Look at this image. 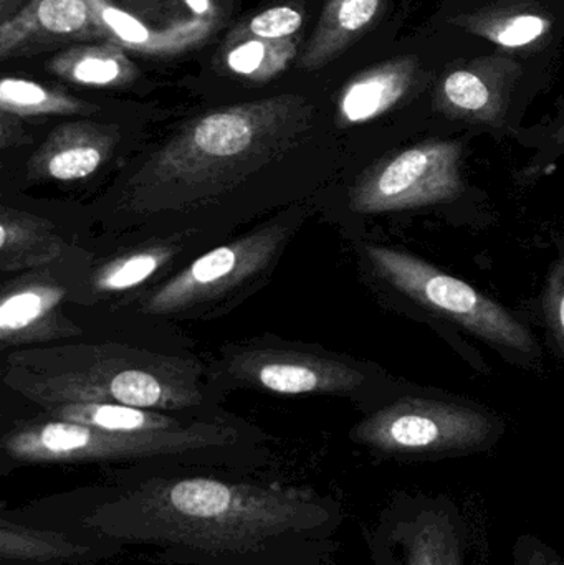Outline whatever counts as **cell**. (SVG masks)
<instances>
[{
    "label": "cell",
    "instance_id": "obj_15",
    "mask_svg": "<svg viewBox=\"0 0 564 565\" xmlns=\"http://www.w3.org/2000/svg\"><path fill=\"white\" fill-rule=\"evenodd\" d=\"M424 82L426 72L414 56H400L373 66L341 89L338 119L350 126L380 118L414 95Z\"/></svg>",
    "mask_w": 564,
    "mask_h": 565
},
{
    "label": "cell",
    "instance_id": "obj_11",
    "mask_svg": "<svg viewBox=\"0 0 564 565\" xmlns=\"http://www.w3.org/2000/svg\"><path fill=\"white\" fill-rule=\"evenodd\" d=\"M520 73L519 63L500 55L450 68L434 89V108L450 119L502 126Z\"/></svg>",
    "mask_w": 564,
    "mask_h": 565
},
{
    "label": "cell",
    "instance_id": "obj_13",
    "mask_svg": "<svg viewBox=\"0 0 564 565\" xmlns=\"http://www.w3.org/2000/svg\"><path fill=\"white\" fill-rule=\"evenodd\" d=\"M116 129L92 121L66 122L50 132L30 158L29 175L72 182L95 174L115 148Z\"/></svg>",
    "mask_w": 564,
    "mask_h": 565
},
{
    "label": "cell",
    "instance_id": "obj_12",
    "mask_svg": "<svg viewBox=\"0 0 564 565\" xmlns=\"http://www.w3.org/2000/svg\"><path fill=\"white\" fill-rule=\"evenodd\" d=\"M95 39L105 35L88 0H30L15 15L0 22V58Z\"/></svg>",
    "mask_w": 564,
    "mask_h": 565
},
{
    "label": "cell",
    "instance_id": "obj_18",
    "mask_svg": "<svg viewBox=\"0 0 564 565\" xmlns=\"http://www.w3.org/2000/svg\"><path fill=\"white\" fill-rule=\"evenodd\" d=\"M46 70L65 82L96 88H125L138 78L135 63L111 43L70 46L53 56Z\"/></svg>",
    "mask_w": 564,
    "mask_h": 565
},
{
    "label": "cell",
    "instance_id": "obj_19",
    "mask_svg": "<svg viewBox=\"0 0 564 565\" xmlns=\"http://www.w3.org/2000/svg\"><path fill=\"white\" fill-rule=\"evenodd\" d=\"M50 417L118 431L174 430L185 424L151 408L123 404H68L46 411Z\"/></svg>",
    "mask_w": 564,
    "mask_h": 565
},
{
    "label": "cell",
    "instance_id": "obj_5",
    "mask_svg": "<svg viewBox=\"0 0 564 565\" xmlns=\"http://www.w3.org/2000/svg\"><path fill=\"white\" fill-rule=\"evenodd\" d=\"M354 438L397 457H456L489 447L497 435L489 415L464 405L406 397L357 425Z\"/></svg>",
    "mask_w": 564,
    "mask_h": 565
},
{
    "label": "cell",
    "instance_id": "obj_16",
    "mask_svg": "<svg viewBox=\"0 0 564 565\" xmlns=\"http://www.w3.org/2000/svg\"><path fill=\"white\" fill-rule=\"evenodd\" d=\"M383 0H324L318 25L315 26L297 66L317 72L343 55L376 22Z\"/></svg>",
    "mask_w": 564,
    "mask_h": 565
},
{
    "label": "cell",
    "instance_id": "obj_1",
    "mask_svg": "<svg viewBox=\"0 0 564 565\" xmlns=\"http://www.w3.org/2000/svg\"><path fill=\"white\" fill-rule=\"evenodd\" d=\"M311 119V103L290 93L207 113L188 122L132 175L129 204L155 214L214 201L297 148Z\"/></svg>",
    "mask_w": 564,
    "mask_h": 565
},
{
    "label": "cell",
    "instance_id": "obj_27",
    "mask_svg": "<svg viewBox=\"0 0 564 565\" xmlns=\"http://www.w3.org/2000/svg\"><path fill=\"white\" fill-rule=\"evenodd\" d=\"M552 145L556 151L564 152V116L556 125L555 131L552 135Z\"/></svg>",
    "mask_w": 564,
    "mask_h": 565
},
{
    "label": "cell",
    "instance_id": "obj_4",
    "mask_svg": "<svg viewBox=\"0 0 564 565\" xmlns=\"http://www.w3.org/2000/svg\"><path fill=\"white\" fill-rule=\"evenodd\" d=\"M234 431L207 424L174 430L118 431L50 417L26 422L3 437L2 448L19 461H88L181 454L225 445Z\"/></svg>",
    "mask_w": 564,
    "mask_h": 565
},
{
    "label": "cell",
    "instance_id": "obj_20",
    "mask_svg": "<svg viewBox=\"0 0 564 565\" xmlns=\"http://www.w3.org/2000/svg\"><path fill=\"white\" fill-rule=\"evenodd\" d=\"M96 109L92 103L30 79L6 76L0 83V111L17 118L92 115Z\"/></svg>",
    "mask_w": 564,
    "mask_h": 565
},
{
    "label": "cell",
    "instance_id": "obj_8",
    "mask_svg": "<svg viewBox=\"0 0 564 565\" xmlns=\"http://www.w3.org/2000/svg\"><path fill=\"white\" fill-rule=\"evenodd\" d=\"M462 146L429 141L413 146L371 169L351 192L360 214L409 211L453 201L462 192Z\"/></svg>",
    "mask_w": 564,
    "mask_h": 565
},
{
    "label": "cell",
    "instance_id": "obj_23",
    "mask_svg": "<svg viewBox=\"0 0 564 565\" xmlns=\"http://www.w3.org/2000/svg\"><path fill=\"white\" fill-rule=\"evenodd\" d=\"M171 244L149 245L103 265L93 278V288L98 292H123L136 288L158 274L178 254Z\"/></svg>",
    "mask_w": 564,
    "mask_h": 565
},
{
    "label": "cell",
    "instance_id": "obj_6",
    "mask_svg": "<svg viewBox=\"0 0 564 565\" xmlns=\"http://www.w3.org/2000/svg\"><path fill=\"white\" fill-rule=\"evenodd\" d=\"M366 255L374 270L397 291L447 316L479 338L515 351L535 349L529 329L469 282L394 248L370 245Z\"/></svg>",
    "mask_w": 564,
    "mask_h": 565
},
{
    "label": "cell",
    "instance_id": "obj_10",
    "mask_svg": "<svg viewBox=\"0 0 564 565\" xmlns=\"http://www.w3.org/2000/svg\"><path fill=\"white\" fill-rule=\"evenodd\" d=\"M227 375L245 387L281 395L347 394L364 382L363 372L340 359L265 345L235 351Z\"/></svg>",
    "mask_w": 564,
    "mask_h": 565
},
{
    "label": "cell",
    "instance_id": "obj_9",
    "mask_svg": "<svg viewBox=\"0 0 564 565\" xmlns=\"http://www.w3.org/2000/svg\"><path fill=\"white\" fill-rule=\"evenodd\" d=\"M380 565H469V523L447 494L404 493L376 536Z\"/></svg>",
    "mask_w": 564,
    "mask_h": 565
},
{
    "label": "cell",
    "instance_id": "obj_22",
    "mask_svg": "<svg viewBox=\"0 0 564 565\" xmlns=\"http://www.w3.org/2000/svg\"><path fill=\"white\" fill-rule=\"evenodd\" d=\"M298 55L295 40L244 39L227 42L224 66L228 72L251 82H270L280 75Z\"/></svg>",
    "mask_w": 564,
    "mask_h": 565
},
{
    "label": "cell",
    "instance_id": "obj_14",
    "mask_svg": "<svg viewBox=\"0 0 564 565\" xmlns=\"http://www.w3.org/2000/svg\"><path fill=\"white\" fill-rule=\"evenodd\" d=\"M62 299L63 289L52 282L26 281L6 289L0 302L2 349L78 334L60 312Z\"/></svg>",
    "mask_w": 564,
    "mask_h": 565
},
{
    "label": "cell",
    "instance_id": "obj_3",
    "mask_svg": "<svg viewBox=\"0 0 564 565\" xmlns=\"http://www.w3.org/2000/svg\"><path fill=\"white\" fill-rule=\"evenodd\" d=\"M305 501L304 493L290 490L185 478L151 488L141 507L161 536L201 547H232L290 530Z\"/></svg>",
    "mask_w": 564,
    "mask_h": 565
},
{
    "label": "cell",
    "instance_id": "obj_17",
    "mask_svg": "<svg viewBox=\"0 0 564 565\" xmlns=\"http://www.w3.org/2000/svg\"><path fill=\"white\" fill-rule=\"evenodd\" d=\"M65 242L45 218L29 212L0 209V270H32L52 264Z\"/></svg>",
    "mask_w": 564,
    "mask_h": 565
},
{
    "label": "cell",
    "instance_id": "obj_2",
    "mask_svg": "<svg viewBox=\"0 0 564 565\" xmlns=\"http://www.w3.org/2000/svg\"><path fill=\"white\" fill-rule=\"evenodd\" d=\"M2 382L45 411L68 404L184 411L204 397L198 362L111 342L19 349L7 355Z\"/></svg>",
    "mask_w": 564,
    "mask_h": 565
},
{
    "label": "cell",
    "instance_id": "obj_7",
    "mask_svg": "<svg viewBox=\"0 0 564 565\" xmlns=\"http://www.w3.org/2000/svg\"><path fill=\"white\" fill-rule=\"evenodd\" d=\"M291 232L290 224L270 222L231 244L214 248L159 286L146 299L142 311L181 315L251 289L274 267Z\"/></svg>",
    "mask_w": 564,
    "mask_h": 565
},
{
    "label": "cell",
    "instance_id": "obj_25",
    "mask_svg": "<svg viewBox=\"0 0 564 565\" xmlns=\"http://www.w3.org/2000/svg\"><path fill=\"white\" fill-rule=\"evenodd\" d=\"M543 308L556 344L564 354V252L550 271Z\"/></svg>",
    "mask_w": 564,
    "mask_h": 565
},
{
    "label": "cell",
    "instance_id": "obj_21",
    "mask_svg": "<svg viewBox=\"0 0 564 565\" xmlns=\"http://www.w3.org/2000/svg\"><path fill=\"white\" fill-rule=\"evenodd\" d=\"M476 35L503 49H525L552 30V22L530 10H487L460 20Z\"/></svg>",
    "mask_w": 564,
    "mask_h": 565
},
{
    "label": "cell",
    "instance_id": "obj_24",
    "mask_svg": "<svg viewBox=\"0 0 564 565\" xmlns=\"http://www.w3.org/2000/svg\"><path fill=\"white\" fill-rule=\"evenodd\" d=\"M301 26H304V15L300 10L287 6L272 7L232 30L227 42L244 39L270 40V42L295 40L294 36Z\"/></svg>",
    "mask_w": 564,
    "mask_h": 565
},
{
    "label": "cell",
    "instance_id": "obj_26",
    "mask_svg": "<svg viewBox=\"0 0 564 565\" xmlns=\"http://www.w3.org/2000/svg\"><path fill=\"white\" fill-rule=\"evenodd\" d=\"M510 565H564V557L542 537L526 533L517 537Z\"/></svg>",
    "mask_w": 564,
    "mask_h": 565
}]
</instances>
